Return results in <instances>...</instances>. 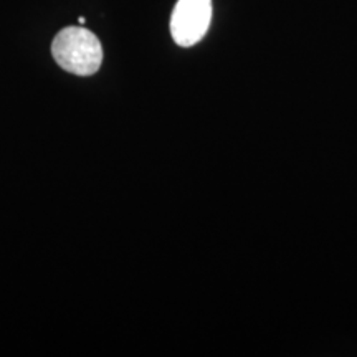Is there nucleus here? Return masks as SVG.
Wrapping results in <instances>:
<instances>
[{"instance_id": "obj_1", "label": "nucleus", "mask_w": 357, "mask_h": 357, "mask_svg": "<svg viewBox=\"0 0 357 357\" xmlns=\"http://www.w3.org/2000/svg\"><path fill=\"white\" fill-rule=\"evenodd\" d=\"M56 63L68 73L89 77L100 70L102 48L98 37L84 26H66L52 43Z\"/></svg>"}, {"instance_id": "obj_2", "label": "nucleus", "mask_w": 357, "mask_h": 357, "mask_svg": "<svg viewBox=\"0 0 357 357\" xmlns=\"http://www.w3.org/2000/svg\"><path fill=\"white\" fill-rule=\"evenodd\" d=\"M212 22V0H178L171 15V33L178 47H192L205 37Z\"/></svg>"}, {"instance_id": "obj_3", "label": "nucleus", "mask_w": 357, "mask_h": 357, "mask_svg": "<svg viewBox=\"0 0 357 357\" xmlns=\"http://www.w3.org/2000/svg\"><path fill=\"white\" fill-rule=\"evenodd\" d=\"M79 25H84V17H79Z\"/></svg>"}]
</instances>
